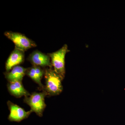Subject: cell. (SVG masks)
<instances>
[{
  "label": "cell",
  "instance_id": "ba28073f",
  "mask_svg": "<svg viewBox=\"0 0 125 125\" xmlns=\"http://www.w3.org/2000/svg\"><path fill=\"white\" fill-rule=\"evenodd\" d=\"M7 86L10 93L15 97H27L31 94L24 88L21 81L9 82Z\"/></svg>",
  "mask_w": 125,
  "mask_h": 125
},
{
  "label": "cell",
  "instance_id": "8992f818",
  "mask_svg": "<svg viewBox=\"0 0 125 125\" xmlns=\"http://www.w3.org/2000/svg\"><path fill=\"white\" fill-rule=\"evenodd\" d=\"M29 60L33 66L40 67H52L51 58L48 55L36 51L32 52L29 57Z\"/></svg>",
  "mask_w": 125,
  "mask_h": 125
},
{
  "label": "cell",
  "instance_id": "52a82bcc",
  "mask_svg": "<svg viewBox=\"0 0 125 125\" xmlns=\"http://www.w3.org/2000/svg\"><path fill=\"white\" fill-rule=\"evenodd\" d=\"M24 52L15 48L9 56L6 62V72H9L15 66L22 63L24 61Z\"/></svg>",
  "mask_w": 125,
  "mask_h": 125
},
{
  "label": "cell",
  "instance_id": "30bf717a",
  "mask_svg": "<svg viewBox=\"0 0 125 125\" xmlns=\"http://www.w3.org/2000/svg\"><path fill=\"white\" fill-rule=\"evenodd\" d=\"M45 73V70H43L40 66H33L32 67L27 69L26 74L33 80L35 83L38 84L40 89L43 90L44 88L42 83L41 80Z\"/></svg>",
  "mask_w": 125,
  "mask_h": 125
},
{
  "label": "cell",
  "instance_id": "7a4b0ae2",
  "mask_svg": "<svg viewBox=\"0 0 125 125\" xmlns=\"http://www.w3.org/2000/svg\"><path fill=\"white\" fill-rule=\"evenodd\" d=\"M69 51L68 46L65 44L58 51L48 54L51 60V62L54 70L60 75L62 80L65 73V57Z\"/></svg>",
  "mask_w": 125,
  "mask_h": 125
},
{
  "label": "cell",
  "instance_id": "5b68a950",
  "mask_svg": "<svg viewBox=\"0 0 125 125\" xmlns=\"http://www.w3.org/2000/svg\"><path fill=\"white\" fill-rule=\"evenodd\" d=\"M7 104L10 111L8 119L10 121L20 122L28 118L33 112L31 110L26 111L22 107L10 101L7 102Z\"/></svg>",
  "mask_w": 125,
  "mask_h": 125
},
{
  "label": "cell",
  "instance_id": "277c9868",
  "mask_svg": "<svg viewBox=\"0 0 125 125\" xmlns=\"http://www.w3.org/2000/svg\"><path fill=\"white\" fill-rule=\"evenodd\" d=\"M4 35L14 43L15 48L22 51L24 52L36 46L34 42L19 33L6 31Z\"/></svg>",
  "mask_w": 125,
  "mask_h": 125
},
{
  "label": "cell",
  "instance_id": "9c48e42d",
  "mask_svg": "<svg viewBox=\"0 0 125 125\" xmlns=\"http://www.w3.org/2000/svg\"><path fill=\"white\" fill-rule=\"evenodd\" d=\"M27 69L18 65L13 67L10 71L5 73V77L9 82L21 81L26 74Z\"/></svg>",
  "mask_w": 125,
  "mask_h": 125
},
{
  "label": "cell",
  "instance_id": "3957f363",
  "mask_svg": "<svg viewBox=\"0 0 125 125\" xmlns=\"http://www.w3.org/2000/svg\"><path fill=\"white\" fill-rule=\"evenodd\" d=\"M47 96V94L44 91L42 93L34 92L29 96L25 97L24 102L29 105L33 112L38 116L42 117L46 106L45 97Z\"/></svg>",
  "mask_w": 125,
  "mask_h": 125
},
{
  "label": "cell",
  "instance_id": "6da1fadb",
  "mask_svg": "<svg viewBox=\"0 0 125 125\" xmlns=\"http://www.w3.org/2000/svg\"><path fill=\"white\" fill-rule=\"evenodd\" d=\"M46 85L43 91L46 92L48 96L58 95L62 92V78L52 67L45 70L44 73Z\"/></svg>",
  "mask_w": 125,
  "mask_h": 125
}]
</instances>
